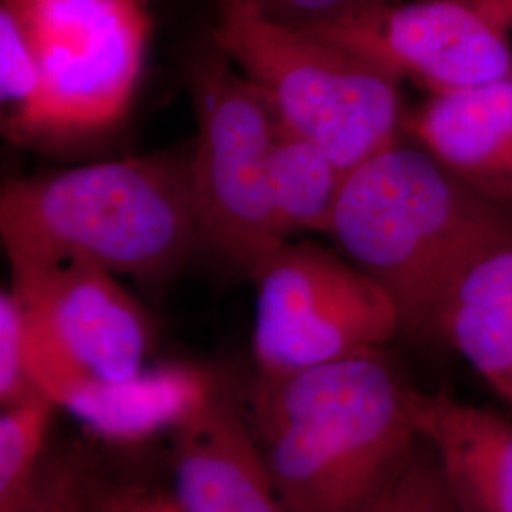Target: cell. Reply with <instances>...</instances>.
Returning <instances> with one entry per match:
<instances>
[{
    "instance_id": "cell-1",
    "label": "cell",
    "mask_w": 512,
    "mask_h": 512,
    "mask_svg": "<svg viewBox=\"0 0 512 512\" xmlns=\"http://www.w3.org/2000/svg\"><path fill=\"white\" fill-rule=\"evenodd\" d=\"M408 395L382 349L256 376L243 412L289 512H368L420 440Z\"/></svg>"
},
{
    "instance_id": "cell-2",
    "label": "cell",
    "mask_w": 512,
    "mask_h": 512,
    "mask_svg": "<svg viewBox=\"0 0 512 512\" xmlns=\"http://www.w3.org/2000/svg\"><path fill=\"white\" fill-rule=\"evenodd\" d=\"M0 239L10 270L88 264L160 287L202 245L192 147L14 179Z\"/></svg>"
},
{
    "instance_id": "cell-3",
    "label": "cell",
    "mask_w": 512,
    "mask_h": 512,
    "mask_svg": "<svg viewBox=\"0 0 512 512\" xmlns=\"http://www.w3.org/2000/svg\"><path fill=\"white\" fill-rule=\"evenodd\" d=\"M329 238L421 334L461 275L512 243V211L403 137L349 171Z\"/></svg>"
},
{
    "instance_id": "cell-4",
    "label": "cell",
    "mask_w": 512,
    "mask_h": 512,
    "mask_svg": "<svg viewBox=\"0 0 512 512\" xmlns=\"http://www.w3.org/2000/svg\"><path fill=\"white\" fill-rule=\"evenodd\" d=\"M209 37L264 95L281 128L325 148L346 171L404 137L401 82L344 46L213 0Z\"/></svg>"
},
{
    "instance_id": "cell-5",
    "label": "cell",
    "mask_w": 512,
    "mask_h": 512,
    "mask_svg": "<svg viewBox=\"0 0 512 512\" xmlns=\"http://www.w3.org/2000/svg\"><path fill=\"white\" fill-rule=\"evenodd\" d=\"M33 42L40 90L2 129L19 145L95 137L118 126L139 88L152 16L148 0H0Z\"/></svg>"
},
{
    "instance_id": "cell-6",
    "label": "cell",
    "mask_w": 512,
    "mask_h": 512,
    "mask_svg": "<svg viewBox=\"0 0 512 512\" xmlns=\"http://www.w3.org/2000/svg\"><path fill=\"white\" fill-rule=\"evenodd\" d=\"M183 73L198 126L192 179L202 245L251 275L291 239L270 186L279 120L211 37L186 55Z\"/></svg>"
},
{
    "instance_id": "cell-7",
    "label": "cell",
    "mask_w": 512,
    "mask_h": 512,
    "mask_svg": "<svg viewBox=\"0 0 512 512\" xmlns=\"http://www.w3.org/2000/svg\"><path fill=\"white\" fill-rule=\"evenodd\" d=\"M249 277L256 289L253 357L260 378L384 349L403 332L384 287L336 247L289 239Z\"/></svg>"
},
{
    "instance_id": "cell-8",
    "label": "cell",
    "mask_w": 512,
    "mask_h": 512,
    "mask_svg": "<svg viewBox=\"0 0 512 512\" xmlns=\"http://www.w3.org/2000/svg\"><path fill=\"white\" fill-rule=\"evenodd\" d=\"M10 274L31 380L57 408L86 385L122 382L147 368L154 327L116 275L88 264Z\"/></svg>"
},
{
    "instance_id": "cell-9",
    "label": "cell",
    "mask_w": 512,
    "mask_h": 512,
    "mask_svg": "<svg viewBox=\"0 0 512 512\" xmlns=\"http://www.w3.org/2000/svg\"><path fill=\"white\" fill-rule=\"evenodd\" d=\"M306 31L427 95L465 92L512 74V27L497 0H397Z\"/></svg>"
},
{
    "instance_id": "cell-10",
    "label": "cell",
    "mask_w": 512,
    "mask_h": 512,
    "mask_svg": "<svg viewBox=\"0 0 512 512\" xmlns=\"http://www.w3.org/2000/svg\"><path fill=\"white\" fill-rule=\"evenodd\" d=\"M171 495L181 512H289L243 408L219 389L169 435Z\"/></svg>"
},
{
    "instance_id": "cell-11",
    "label": "cell",
    "mask_w": 512,
    "mask_h": 512,
    "mask_svg": "<svg viewBox=\"0 0 512 512\" xmlns=\"http://www.w3.org/2000/svg\"><path fill=\"white\" fill-rule=\"evenodd\" d=\"M404 137L478 194L512 211V74L406 110Z\"/></svg>"
},
{
    "instance_id": "cell-12",
    "label": "cell",
    "mask_w": 512,
    "mask_h": 512,
    "mask_svg": "<svg viewBox=\"0 0 512 512\" xmlns=\"http://www.w3.org/2000/svg\"><path fill=\"white\" fill-rule=\"evenodd\" d=\"M412 420L465 512H512V420L410 387Z\"/></svg>"
},
{
    "instance_id": "cell-13",
    "label": "cell",
    "mask_w": 512,
    "mask_h": 512,
    "mask_svg": "<svg viewBox=\"0 0 512 512\" xmlns=\"http://www.w3.org/2000/svg\"><path fill=\"white\" fill-rule=\"evenodd\" d=\"M219 387L192 365L147 366L122 382L82 387L63 404L92 433L110 442H143L171 435Z\"/></svg>"
},
{
    "instance_id": "cell-14",
    "label": "cell",
    "mask_w": 512,
    "mask_h": 512,
    "mask_svg": "<svg viewBox=\"0 0 512 512\" xmlns=\"http://www.w3.org/2000/svg\"><path fill=\"white\" fill-rule=\"evenodd\" d=\"M431 330L512 406V243L461 275Z\"/></svg>"
},
{
    "instance_id": "cell-15",
    "label": "cell",
    "mask_w": 512,
    "mask_h": 512,
    "mask_svg": "<svg viewBox=\"0 0 512 512\" xmlns=\"http://www.w3.org/2000/svg\"><path fill=\"white\" fill-rule=\"evenodd\" d=\"M349 171L325 148L281 128L270 158L275 215L283 232L329 236Z\"/></svg>"
},
{
    "instance_id": "cell-16",
    "label": "cell",
    "mask_w": 512,
    "mask_h": 512,
    "mask_svg": "<svg viewBox=\"0 0 512 512\" xmlns=\"http://www.w3.org/2000/svg\"><path fill=\"white\" fill-rule=\"evenodd\" d=\"M55 408L46 395L2 408L0 512H46L50 469L42 459Z\"/></svg>"
},
{
    "instance_id": "cell-17",
    "label": "cell",
    "mask_w": 512,
    "mask_h": 512,
    "mask_svg": "<svg viewBox=\"0 0 512 512\" xmlns=\"http://www.w3.org/2000/svg\"><path fill=\"white\" fill-rule=\"evenodd\" d=\"M368 512H465L425 440H418L401 473Z\"/></svg>"
},
{
    "instance_id": "cell-18",
    "label": "cell",
    "mask_w": 512,
    "mask_h": 512,
    "mask_svg": "<svg viewBox=\"0 0 512 512\" xmlns=\"http://www.w3.org/2000/svg\"><path fill=\"white\" fill-rule=\"evenodd\" d=\"M40 90V65L23 23L0 2V99L2 126L29 109Z\"/></svg>"
},
{
    "instance_id": "cell-19",
    "label": "cell",
    "mask_w": 512,
    "mask_h": 512,
    "mask_svg": "<svg viewBox=\"0 0 512 512\" xmlns=\"http://www.w3.org/2000/svg\"><path fill=\"white\" fill-rule=\"evenodd\" d=\"M35 395L42 393L29 374L23 317L18 300L8 287L0 293V408L27 401Z\"/></svg>"
},
{
    "instance_id": "cell-20",
    "label": "cell",
    "mask_w": 512,
    "mask_h": 512,
    "mask_svg": "<svg viewBox=\"0 0 512 512\" xmlns=\"http://www.w3.org/2000/svg\"><path fill=\"white\" fill-rule=\"evenodd\" d=\"M277 23L310 29L378 8L397 0H247Z\"/></svg>"
},
{
    "instance_id": "cell-21",
    "label": "cell",
    "mask_w": 512,
    "mask_h": 512,
    "mask_svg": "<svg viewBox=\"0 0 512 512\" xmlns=\"http://www.w3.org/2000/svg\"><path fill=\"white\" fill-rule=\"evenodd\" d=\"M90 512H181L171 492L143 484L92 486L86 482Z\"/></svg>"
},
{
    "instance_id": "cell-22",
    "label": "cell",
    "mask_w": 512,
    "mask_h": 512,
    "mask_svg": "<svg viewBox=\"0 0 512 512\" xmlns=\"http://www.w3.org/2000/svg\"><path fill=\"white\" fill-rule=\"evenodd\" d=\"M46 512H90L86 499V480L73 465L50 469Z\"/></svg>"
},
{
    "instance_id": "cell-23",
    "label": "cell",
    "mask_w": 512,
    "mask_h": 512,
    "mask_svg": "<svg viewBox=\"0 0 512 512\" xmlns=\"http://www.w3.org/2000/svg\"><path fill=\"white\" fill-rule=\"evenodd\" d=\"M497 2H499V6H501V10H503V14L507 16L512 27V0H497Z\"/></svg>"
}]
</instances>
